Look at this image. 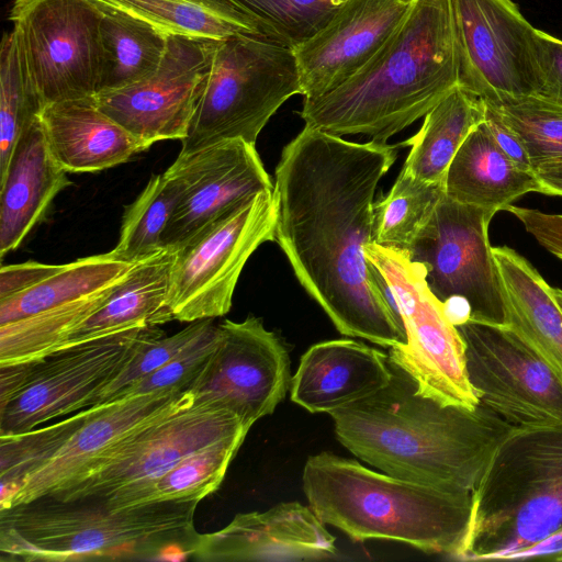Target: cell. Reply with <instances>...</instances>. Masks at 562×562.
Here are the masks:
<instances>
[{"instance_id":"10","label":"cell","mask_w":562,"mask_h":562,"mask_svg":"<svg viewBox=\"0 0 562 562\" xmlns=\"http://www.w3.org/2000/svg\"><path fill=\"white\" fill-rule=\"evenodd\" d=\"M494 215L443 194L408 251L425 266L429 289L456 324L468 319L504 324L503 286L488 241Z\"/></svg>"},{"instance_id":"35","label":"cell","mask_w":562,"mask_h":562,"mask_svg":"<svg viewBox=\"0 0 562 562\" xmlns=\"http://www.w3.org/2000/svg\"><path fill=\"white\" fill-rule=\"evenodd\" d=\"M246 435L247 431H241L190 453L158 479L136 506L158 502L199 503L218 488Z\"/></svg>"},{"instance_id":"26","label":"cell","mask_w":562,"mask_h":562,"mask_svg":"<svg viewBox=\"0 0 562 562\" xmlns=\"http://www.w3.org/2000/svg\"><path fill=\"white\" fill-rule=\"evenodd\" d=\"M445 194L462 204L497 213L529 192H538L533 171L516 165L498 147L483 121L465 138L451 160Z\"/></svg>"},{"instance_id":"13","label":"cell","mask_w":562,"mask_h":562,"mask_svg":"<svg viewBox=\"0 0 562 562\" xmlns=\"http://www.w3.org/2000/svg\"><path fill=\"white\" fill-rule=\"evenodd\" d=\"M158 326H137L64 347L27 362L20 391L0 405V436L20 434L90 406L153 338Z\"/></svg>"},{"instance_id":"48","label":"cell","mask_w":562,"mask_h":562,"mask_svg":"<svg viewBox=\"0 0 562 562\" xmlns=\"http://www.w3.org/2000/svg\"><path fill=\"white\" fill-rule=\"evenodd\" d=\"M552 291H553L554 299L562 311V290L558 289V288H552Z\"/></svg>"},{"instance_id":"11","label":"cell","mask_w":562,"mask_h":562,"mask_svg":"<svg viewBox=\"0 0 562 562\" xmlns=\"http://www.w3.org/2000/svg\"><path fill=\"white\" fill-rule=\"evenodd\" d=\"M101 18L94 0H13L12 30L42 108L100 91Z\"/></svg>"},{"instance_id":"12","label":"cell","mask_w":562,"mask_h":562,"mask_svg":"<svg viewBox=\"0 0 562 562\" xmlns=\"http://www.w3.org/2000/svg\"><path fill=\"white\" fill-rule=\"evenodd\" d=\"M277 200L258 193L218 217L175 251L167 305L173 319L225 315L240 273L257 248L274 241Z\"/></svg>"},{"instance_id":"40","label":"cell","mask_w":562,"mask_h":562,"mask_svg":"<svg viewBox=\"0 0 562 562\" xmlns=\"http://www.w3.org/2000/svg\"><path fill=\"white\" fill-rule=\"evenodd\" d=\"M212 325L213 318L189 323L180 331L146 342L130 363L93 397L91 406L110 403L126 387L155 372L195 342Z\"/></svg>"},{"instance_id":"7","label":"cell","mask_w":562,"mask_h":562,"mask_svg":"<svg viewBox=\"0 0 562 562\" xmlns=\"http://www.w3.org/2000/svg\"><path fill=\"white\" fill-rule=\"evenodd\" d=\"M302 95L293 50L258 34L221 40L203 81L180 153L213 144L256 140L291 97Z\"/></svg>"},{"instance_id":"8","label":"cell","mask_w":562,"mask_h":562,"mask_svg":"<svg viewBox=\"0 0 562 562\" xmlns=\"http://www.w3.org/2000/svg\"><path fill=\"white\" fill-rule=\"evenodd\" d=\"M366 257L386 284L406 342L389 357L416 383L418 392L442 405L474 409L479 405L467 373L463 339L446 307L429 289L426 268L407 251L366 246Z\"/></svg>"},{"instance_id":"46","label":"cell","mask_w":562,"mask_h":562,"mask_svg":"<svg viewBox=\"0 0 562 562\" xmlns=\"http://www.w3.org/2000/svg\"><path fill=\"white\" fill-rule=\"evenodd\" d=\"M540 193L562 195V159L538 165L533 169Z\"/></svg>"},{"instance_id":"3","label":"cell","mask_w":562,"mask_h":562,"mask_svg":"<svg viewBox=\"0 0 562 562\" xmlns=\"http://www.w3.org/2000/svg\"><path fill=\"white\" fill-rule=\"evenodd\" d=\"M459 86L451 0H412L393 33L344 83L297 112L306 126L385 144Z\"/></svg>"},{"instance_id":"31","label":"cell","mask_w":562,"mask_h":562,"mask_svg":"<svg viewBox=\"0 0 562 562\" xmlns=\"http://www.w3.org/2000/svg\"><path fill=\"white\" fill-rule=\"evenodd\" d=\"M136 263L108 254L64 265L54 276L11 297L0 300V325L77 301L122 281Z\"/></svg>"},{"instance_id":"43","label":"cell","mask_w":562,"mask_h":562,"mask_svg":"<svg viewBox=\"0 0 562 562\" xmlns=\"http://www.w3.org/2000/svg\"><path fill=\"white\" fill-rule=\"evenodd\" d=\"M506 211L512 213L544 249L562 260V214L544 213L513 204Z\"/></svg>"},{"instance_id":"30","label":"cell","mask_w":562,"mask_h":562,"mask_svg":"<svg viewBox=\"0 0 562 562\" xmlns=\"http://www.w3.org/2000/svg\"><path fill=\"white\" fill-rule=\"evenodd\" d=\"M94 1L139 18L167 35L218 41L240 33L261 35L257 23L228 0Z\"/></svg>"},{"instance_id":"34","label":"cell","mask_w":562,"mask_h":562,"mask_svg":"<svg viewBox=\"0 0 562 562\" xmlns=\"http://www.w3.org/2000/svg\"><path fill=\"white\" fill-rule=\"evenodd\" d=\"M177 183L165 172L150 178L126 206L116 246L109 252L116 260L137 263L162 250V235L179 202Z\"/></svg>"},{"instance_id":"47","label":"cell","mask_w":562,"mask_h":562,"mask_svg":"<svg viewBox=\"0 0 562 562\" xmlns=\"http://www.w3.org/2000/svg\"><path fill=\"white\" fill-rule=\"evenodd\" d=\"M531 558H544L562 561V530L541 543L524 551L516 558V560Z\"/></svg>"},{"instance_id":"21","label":"cell","mask_w":562,"mask_h":562,"mask_svg":"<svg viewBox=\"0 0 562 562\" xmlns=\"http://www.w3.org/2000/svg\"><path fill=\"white\" fill-rule=\"evenodd\" d=\"M335 538L310 506L283 502L235 516L229 525L201 535L194 555L212 561H305L337 555Z\"/></svg>"},{"instance_id":"4","label":"cell","mask_w":562,"mask_h":562,"mask_svg":"<svg viewBox=\"0 0 562 562\" xmlns=\"http://www.w3.org/2000/svg\"><path fill=\"white\" fill-rule=\"evenodd\" d=\"M302 482L318 519L353 541L394 540L426 553L459 558L472 492L406 481L331 452L311 456Z\"/></svg>"},{"instance_id":"2","label":"cell","mask_w":562,"mask_h":562,"mask_svg":"<svg viewBox=\"0 0 562 562\" xmlns=\"http://www.w3.org/2000/svg\"><path fill=\"white\" fill-rule=\"evenodd\" d=\"M390 362L392 378L383 389L329 414L337 439L386 474L473 492L514 427L480 403L469 409L422 395L413 378Z\"/></svg>"},{"instance_id":"22","label":"cell","mask_w":562,"mask_h":562,"mask_svg":"<svg viewBox=\"0 0 562 562\" xmlns=\"http://www.w3.org/2000/svg\"><path fill=\"white\" fill-rule=\"evenodd\" d=\"M392 378L386 353L351 339L310 347L291 379V400L311 413L331 414L371 396Z\"/></svg>"},{"instance_id":"39","label":"cell","mask_w":562,"mask_h":562,"mask_svg":"<svg viewBox=\"0 0 562 562\" xmlns=\"http://www.w3.org/2000/svg\"><path fill=\"white\" fill-rule=\"evenodd\" d=\"M86 409L44 428L0 436L1 498L32 470L45 462L75 432Z\"/></svg>"},{"instance_id":"1","label":"cell","mask_w":562,"mask_h":562,"mask_svg":"<svg viewBox=\"0 0 562 562\" xmlns=\"http://www.w3.org/2000/svg\"><path fill=\"white\" fill-rule=\"evenodd\" d=\"M398 145L355 143L304 125L276 168L278 243L337 330L384 348L406 342L402 322L366 257L374 193Z\"/></svg>"},{"instance_id":"45","label":"cell","mask_w":562,"mask_h":562,"mask_svg":"<svg viewBox=\"0 0 562 562\" xmlns=\"http://www.w3.org/2000/svg\"><path fill=\"white\" fill-rule=\"evenodd\" d=\"M485 104L484 122L498 147L520 168L533 171L528 154L517 134L508 127L498 113Z\"/></svg>"},{"instance_id":"24","label":"cell","mask_w":562,"mask_h":562,"mask_svg":"<svg viewBox=\"0 0 562 562\" xmlns=\"http://www.w3.org/2000/svg\"><path fill=\"white\" fill-rule=\"evenodd\" d=\"M71 182L52 155L38 116L22 133L0 177V258L18 248Z\"/></svg>"},{"instance_id":"49","label":"cell","mask_w":562,"mask_h":562,"mask_svg":"<svg viewBox=\"0 0 562 562\" xmlns=\"http://www.w3.org/2000/svg\"><path fill=\"white\" fill-rule=\"evenodd\" d=\"M398 1H402V2H405V3H411L412 0H398Z\"/></svg>"},{"instance_id":"15","label":"cell","mask_w":562,"mask_h":562,"mask_svg":"<svg viewBox=\"0 0 562 562\" xmlns=\"http://www.w3.org/2000/svg\"><path fill=\"white\" fill-rule=\"evenodd\" d=\"M457 328L480 404L514 428L562 424V382L513 330L471 319Z\"/></svg>"},{"instance_id":"16","label":"cell","mask_w":562,"mask_h":562,"mask_svg":"<svg viewBox=\"0 0 562 562\" xmlns=\"http://www.w3.org/2000/svg\"><path fill=\"white\" fill-rule=\"evenodd\" d=\"M209 360L187 387L193 402L225 408L251 427L273 413L291 384L290 358L262 321H224Z\"/></svg>"},{"instance_id":"42","label":"cell","mask_w":562,"mask_h":562,"mask_svg":"<svg viewBox=\"0 0 562 562\" xmlns=\"http://www.w3.org/2000/svg\"><path fill=\"white\" fill-rule=\"evenodd\" d=\"M541 87L537 97L562 108V40L537 30Z\"/></svg>"},{"instance_id":"32","label":"cell","mask_w":562,"mask_h":562,"mask_svg":"<svg viewBox=\"0 0 562 562\" xmlns=\"http://www.w3.org/2000/svg\"><path fill=\"white\" fill-rule=\"evenodd\" d=\"M116 284L0 325V367L38 361L61 349L70 334L105 303Z\"/></svg>"},{"instance_id":"25","label":"cell","mask_w":562,"mask_h":562,"mask_svg":"<svg viewBox=\"0 0 562 562\" xmlns=\"http://www.w3.org/2000/svg\"><path fill=\"white\" fill-rule=\"evenodd\" d=\"M505 302L504 324L562 382V311L537 269L508 246L492 247Z\"/></svg>"},{"instance_id":"28","label":"cell","mask_w":562,"mask_h":562,"mask_svg":"<svg viewBox=\"0 0 562 562\" xmlns=\"http://www.w3.org/2000/svg\"><path fill=\"white\" fill-rule=\"evenodd\" d=\"M484 119V101L458 86L424 116L420 130L400 144L411 146L402 169L416 179L443 183L458 149Z\"/></svg>"},{"instance_id":"41","label":"cell","mask_w":562,"mask_h":562,"mask_svg":"<svg viewBox=\"0 0 562 562\" xmlns=\"http://www.w3.org/2000/svg\"><path fill=\"white\" fill-rule=\"evenodd\" d=\"M218 335V325H212L190 347L155 372L123 390L115 400L160 391L187 390L215 349Z\"/></svg>"},{"instance_id":"5","label":"cell","mask_w":562,"mask_h":562,"mask_svg":"<svg viewBox=\"0 0 562 562\" xmlns=\"http://www.w3.org/2000/svg\"><path fill=\"white\" fill-rule=\"evenodd\" d=\"M195 502H158L126 508L101 499H40L1 509L0 551L14 560L70 561L182 559L201 535Z\"/></svg>"},{"instance_id":"38","label":"cell","mask_w":562,"mask_h":562,"mask_svg":"<svg viewBox=\"0 0 562 562\" xmlns=\"http://www.w3.org/2000/svg\"><path fill=\"white\" fill-rule=\"evenodd\" d=\"M486 104L520 138L533 169L562 159V108L537 95Z\"/></svg>"},{"instance_id":"36","label":"cell","mask_w":562,"mask_h":562,"mask_svg":"<svg viewBox=\"0 0 562 562\" xmlns=\"http://www.w3.org/2000/svg\"><path fill=\"white\" fill-rule=\"evenodd\" d=\"M41 110L12 30L4 33L0 50V177L7 170L22 133Z\"/></svg>"},{"instance_id":"6","label":"cell","mask_w":562,"mask_h":562,"mask_svg":"<svg viewBox=\"0 0 562 562\" xmlns=\"http://www.w3.org/2000/svg\"><path fill=\"white\" fill-rule=\"evenodd\" d=\"M562 530V424L513 428L472 492L458 560H516Z\"/></svg>"},{"instance_id":"20","label":"cell","mask_w":562,"mask_h":562,"mask_svg":"<svg viewBox=\"0 0 562 562\" xmlns=\"http://www.w3.org/2000/svg\"><path fill=\"white\" fill-rule=\"evenodd\" d=\"M408 5L346 0L318 32L292 49L303 98H318L353 76L397 27Z\"/></svg>"},{"instance_id":"27","label":"cell","mask_w":562,"mask_h":562,"mask_svg":"<svg viewBox=\"0 0 562 562\" xmlns=\"http://www.w3.org/2000/svg\"><path fill=\"white\" fill-rule=\"evenodd\" d=\"M173 260L175 251L165 249L137 262L114 286L105 303L70 334L64 347L172 321L167 295Z\"/></svg>"},{"instance_id":"14","label":"cell","mask_w":562,"mask_h":562,"mask_svg":"<svg viewBox=\"0 0 562 562\" xmlns=\"http://www.w3.org/2000/svg\"><path fill=\"white\" fill-rule=\"evenodd\" d=\"M459 87L496 104L537 95V30L513 0H451Z\"/></svg>"},{"instance_id":"19","label":"cell","mask_w":562,"mask_h":562,"mask_svg":"<svg viewBox=\"0 0 562 562\" xmlns=\"http://www.w3.org/2000/svg\"><path fill=\"white\" fill-rule=\"evenodd\" d=\"M191 401L189 391L171 390L126 396L85 408L87 415L82 424L55 453L0 498V509L56 496L130 435Z\"/></svg>"},{"instance_id":"29","label":"cell","mask_w":562,"mask_h":562,"mask_svg":"<svg viewBox=\"0 0 562 562\" xmlns=\"http://www.w3.org/2000/svg\"><path fill=\"white\" fill-rule=\"evenodd\" d=\"M97 3L102 14L103 49L99 92L124 88L153 74L166 53L169 35L127 12Z\"/></svg>"},{"instance_id":"17","label":"cell","mask_w":562,"mask_h":562,"mask_svg":"<svg viewBox=\"0 0 562 562\" xmlns=\"http://www.w3.org/2000/svg\"><path fill=\"white\" fill-rule=\"evenodd\" d=\"M218 40L169 35L158 68L124 88L93 99L145 149L164 139L182 140L189 131Z\"/></svg>"},{"instance_id":"44","label":"cell","mask_w":562,"mask_h":562,"mask_svg":"<svg viewBox=\"0 0 562 562\" xmlns=\"http://www.w3.org/2000/svg\"><path fill=\"white\" fill-rule=\"evenodd\" d=\"M63 266L43 265L34 261L2 266L0 271V300L11 297L37 285L61 270Z\"/></svg>"},{"instance_id":"23","label":"cell","mask_w":562,"mask_h":562,"mask_svg":"<svg viewBox=\"0 0 562 562\" xmlns=\"http://www.w3.org/2000/svg\"><path fill=\"white\" fill-rule=\"evenodd\" d=\"M38 121L52 155L66 172L101 171L145 150L93 98L45 105Z\"/></svg>"},{"instance_id":"9","label":"cell","mask_w":562,"mask_h":562,"mask_svg":"<svg viewBox=\"0 0 562 562\" xmlns=\"http://www.w3.org/2000/svg\"><path fill=\"white\" fill-rule=\"evenodd\" d=\"M249 429L225 408L191 401L130 435L80 480L50 498L101 499L112 508L134 507L183 458Z\"/></svg>"},{"instance_id":"33","label":"cell","mask_w":562,"mask_h":562,"mask_svg":"<svg viewBox=\"0 0 562 562\" xmlns=\"http://www.w3.org/2000/svg\"><path fill=\"white\" fill-rule=\"evenodd\" d=\"M443 194V183L416 179L402 169L387 194L374 202L373 241L408 252Z\"/></svg>"},{"instance_id":"18","label":"cell","mask_w":562,"mask_h":562,"mask_svg":"<svg viewBox=\"0 0 562 562\" xmlns=\"http://www.w3.org/2000/svg\"><path fill=\"white\" fill-rule=\"evenodd\" d=\"M165 173L180 191L162 235V246L170 251L247 200L274 188L255 145L243 139L179 153Z\"/></svg>"},{"instance_id":"37","label":"cell","mask_w":562,"mask_h":562,"mask_svg":"<svg viewBox=\"0 0 562 562\" xmlns=\"http://www.w3.org/2000/svg\"><path fill=\"white\" fill-rule=\"evenodd\" d=\"M261 35L291 49L318 32L346 0H228Z\"/></svg>"}]
</instances>
